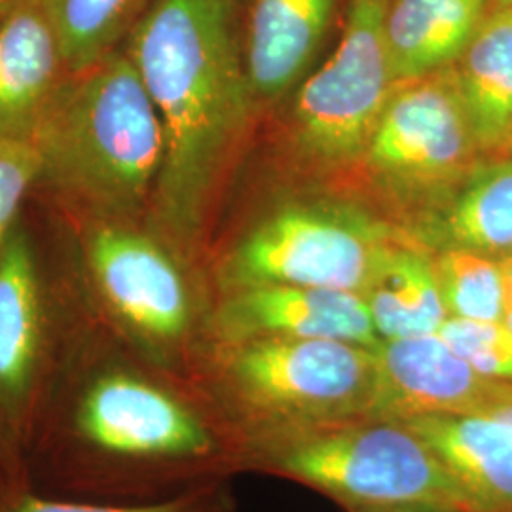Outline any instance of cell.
I'll return each instance as SVG.
<instances>
[{
  "mask_svg": "<svg viewBox=\"0 0 512 512\" xmlns=\"http://www.w3.org/2000/svg\"><path fill=\"white\" fill-rule=\"evenodd\" d=\"M509 143H511V147H512V133H511V137H509Z\"/></svg>",
  "mask_w": 512,
  "mask_h": 512,
  "instance_id": "33",
  "label": "cell"
},
{
  "mask_svg": "<svg viewBox=\"0 0 512 512\" xmlns=\"http://www.w3.org/2000/svg\"><path fill=\"white\" fill-rule=\"evenodd\" d=\"M78 308L73 285L29 205L0 253V435L21 478Z\"/></svg>",
  "mask_w": 512,
  "mask_h": 512,
  "instance_id": "7",
  "label": "cell"
},
{
  "mask_svg": "<svg viewBox=\"0 0 512 512\" xmlns=\"http://www.w3.org/2000/svg\"><path fill=\"white\" fill-rule=\"evenodd\" d=\"M380 340L439 332L450 317L435 262L408 249H391L363 294Z\"/></svg>",
  "mask_w": 512,
  "mask_h": 512,
  "instance_id": "18",
  "label": "cell"
},
{
  "mask_svg": "<svg viewBox=\"0 0 512 512\" xmlns=\"http://www.w3.org/2000/svg\"><path fill=\"white\" fill-rule=\"evenodd\" d=\"M236 473L289 478L346 511L448 503L480 512L431 446L404 421L363 416L258 433L234 442Z\"/></svg>",
  "mask_w": 512,
  "mask_h": 512,
  "instance_id": "6",
  "label": "cell"
},
{
  "mask_svg": "<svg viewBox=\"0 0 512 512\" xmlns=\"http://www.w3.org/2000/svg\"><path fill=\"white\" fill-rule=\"evenodd\" d=\"M234 21L215 0H152L124 44L164 131L148 217L192 255L247 116L251 88Z\"/></svg>",
  "mask_w": 512,
  "mask_h": 512,
  "instance_id": "2",
  "label": "cell"
},
{
  "mask_svg": "<svg viewBox=\"0 0 512 512\" xmlns=\"http://www.w3.org/2000/svg\"><path fill=\"white\" fill-rule=\"evenodd\" d=\"M37 181L38 158L33 143L0 139V253L27 213Z\"/></svg>",
  "mask_w": 512,
  "mask_h": 512,
  "instance_id": "24",
  "label": "cell"
},
{
  "mask_svg": "<svg viewBox=\"0 0 512 512\" xmlns=\"http://www.w3.org/2000/svg\"><path fill=\"white\" fill-rule=\"evenodd\" d=\"M385 8L387 0H351L338 48L298 93L300 141L321 160L359 156L391 99Z\"/></svg>",
  "mask_w": 512,
  "mask_h": 512,
  "instance_id": "9",
  "label": "cell"
},
{
  "mask_svg": "<svg viewBox=\"0 0 512 512\" xmlns=\"http://www.w3.org/2000/svg\"><path fill=\"white\" fill-rule=\"evenodd\" d=\"M494 6H497V8H512V0H494Z\"/></svg>",
  "mask_w": 512,
  "mask_h": 512,
  "instance_id": "30",
  "label": "cell"
},
{
  "mask_svg": "<svg viewBox=\"0 0 512 512\" xmlns=\"http://www.w3.org/2000/svg\"><path fill=\"white\" fill-rule=\"evenodd\" d=\"M152 0H46L71 73L124 48Z\"/></svg>",
  "mask_w": 512,
  "mask_h": 512,
  "instance_id": "20",
  "label": "cell"
},
{
  "mask_svg": "<svg viewBox=\"0 0 512 512\" xmlns=\"http://www.w3.org/2000/svg\"><path fill=\"white\" fill-rule=\"evenodd\" d=\"M452 247L484 255L512 251V162L482 165L463 184L446 217Z\"/></svg>",
  "mask_w": 512,
  "mask_h": 512,
  "instance_id": "19",
  "label": "cell"
},
{
  "mask_svg": "<svg viewBox=\"0 0 512 512\" xmlns=\"http://www.w3.org/2000/svg\"><path fill=\"white\" fill-rule=\"evenodd\" d=\"M0 512H234V497L226 480L198 486L164 501L137 505L59 499L29 488H16L6 497Z\"/></svg>",
  "mask_w": 512,
  "mask_h": 512,
  "instance_id": "22",
  "label": "cell"
},
{
  "mask_svg": "<svg viewBox=\"0 0 512 512\" xmlns=\"http://www.w3.org/2000/svg\"><path fill=\"white\" fill-rule=\"evenodd\" d=\"M232 475V440L202 389L150 365L80 304L23 458L25 486L137 505Z\"/></svg>",
  "mask_w": 512,
  "mask_h": 512,
  "instance_id": "1",
  "label": "cell"
},
{
  "mask_svg": "<svg viewBox=\"0 0 512 512\" xmlns=\"http://www.w3.org/2000/svg\"><path fill=\"white\" fill-rule=\"evenodd\" d=\"M71 74L46 0L0 10V139L31 141Z\"/></svg>",
  "mask_w": 512,
  "mask_h": 512,
  "instance_id": "13",
  "label": "cell"
},
{
  "mask_svg": "<svg viewBox=\"0 0 512 512\" xmlns=\"http://www.w3.org/2000/svg\"><path fill=\"white\" fill-rule=\"evenodd\" d=\"M215 2H219V4H222L226 10H230V12L236 16V12H238L239 8V2H241V0H215Z\"/></svg>",
  "mask_w": 512,
  "mask_h": 512,
  "instance_id": "29",
  "label": "cell"
},
{
  "mask_svg": "<svg viewBox=\"0 0 512 512\" xmlns=\"http://www.w3.org/2000/svg\"><path fill=\"white\" fill-rule=\"evenodd\" d=\"M440 293L450 317L471 321H505L509 311L499 260L452 247L435 262Z\"/></svg>",
  "mask_w": 512,
  "mask_h": 512,
  "instance_id": "21",
  "label": "cell"
},
{
  "mask_svg": "<svg viewBox=\"0 0 512 512\" xmlns=\"http://www.w3.org/2000/svg\"><path fill=\"white\" fill-rule=\"evenodd\" d=\"M492 8L494 0H387L385 46L395 82L452 67Z\"/></svg>",
  "mask_w": 512,
  "mask_h": 512,
  "instance_id": "15",
  "label": "cell"
},
{
  "mask_svg": "<svg viewBox=\"0 0 512 512\" xmlns=\"http://www.w3.org/2000/svg\"><path fill=\"white\" fill-rule=\"evenodd\" d=\"M511 401L512 384L478 374L439 332L382 340L376 348V418L494 416Z\"/></svg>",
  "mask_w": 512,
  "mask_h": 512,
  "instance_id": "10",
  "label": "cell"
},
{
  "mask_svg": "<svg viewBox=\"0 0 512 512\" xmlns=\"http://www.w3.org/2000/svg\"><path fill=\"white\" fill-rule=\"evenodd\" d=\"M454 71L459 99L478 147L509 141L512 133V8L494 6Z\"/></svg>",
  "mask_w": 512,
  "mask_h": 512,
  "instance_id": "17",
  "label": "cell"
},
{
  "mask_svg": "<svg viewBox=\"0 0 512 512\" xmlns=\"http://www.w3.org/2000/svg\"><path fill=\"white\" fill-rule=\"evenodd\" d=\"M194 384L234 448L258 433L372 416L376 349L319 338L213 342Z\"/></svg>",
  "mask_w": 512,
  "mask_h": 512,
  "instance_id": "5",
  "label": "cell"
},
{
  "mask_svg": "<svg viewBox=\"0 0 512 512\" xmlns=\"http://www.w3.org/2000/svg\"><path fill=\"white\" fill-rule=\"evenodd\" d=\"M86 313L150 365L196 378L213 344L217 291L150 219H107L31 200Z\"/></svg>",
  "mask_w": 512,
  "mask_h": 512,
  "instance_id": "3",
  "label": "cell"
},
{
  "mask_svg": "<svg viewBox=\"0 0 512 512\" xmlns=\"http://www.w3.org/2000/svg\"><path fill=\"white\" fill-rule=\"evenodd\" d=\"M439 334L478 374L512 384V330L505 321L448 317Z\"/></svg>",
  "mask_w": 512,
  "mask_h": 512,
  "instance_id": "23",
  "label": "cell"
},
{
  "mask_svg": "<svg viewBox=\"0 0 512 512\" xmlns=\"http://www.w3.org/2000/svg\"><path fill=\"white\" fill-rule=\"evenodd\" d=\"M336 0H251L243 67L251 92H285L329 33Z\"/></svg>",
  "mask_w": 512,
  "mask_h": 512,
  "instance_id": "14",
  "label": "cell"
},
{
  "mask_svg": "<svg viewBox=\"0 0 512 512\" xmlns=\"http://www.w3.org/2000/svg\"><path fill=\"white\" fill-rule=\"evenodd\" d=\"M16 488H27V486L21 478L18 465L12 458L6 442L0 435V507L6 501V497L12 494Z\"/></svg>",
  "mask_w": 512,
  "mask_h": 512,
  "instance_id": "25",
  "label": "cell"
},
{
  "mask_svg": "<svg viewBox=\"0 0 512 512\" xmlns=\"http://www.w3.org/2000/svg\"><path fill=\"white\" fill-rule=\"evenodd\" d=\"M476 145L454 73L439 74L389 99L374 129L372 164L406 175H442Z\"/></svg>",
  "mask_w": 512,
  "mask_h": 512,
  "instance_id": "12",
  "label": "cell"
},
{
  "mask_svg": "<svg viewBox=\"0 0 512 512\" xmlns=\"http://www.w3.org/2000/svg\"><path fill=\"white\" fill-rule=\"evenodd\" d=\"M251 338L342 340L372 349L382 344L363 294L294 285H260L217 296L213 342Z\"/></svg>",
  "mask_w": 512,
  "mask_h": 512,
  "instance_id": "11",
  "label": "cell"
},
{
  "mask_svg": "<svg viewBox=\"0 0 512 512\" xmlns=\"http://www.w3.org/2000/svg\"><path fill=\"white\" fill-rule=\"evenodd\" d=\"M469 492L480 512H512V431L495 416L403 420Z\"/></svg>",
  "mask_w": 512,
  "mask_h": 512,
  "instance_id": "16",
  "label": "cell"
},
{
  "mask_svg": "<svg viewBox=\"0 0 512 512\" xmlns=\"http://www.w3.org/2000/svg\"><path fill=\"white\" fill-rule=\"evenodd\" d=\"M494 416L497 420L503 421V423H505V425H507V427L512 431V401L511 403L505 404L501 410H497Z\"/></svg>",
  "mask_w": 512,
  "mask_h": 512,
  "instance_id": "28",
  "label": "cell"
},
{
  "mask_svg": "<svg viewBox=\"0 0 512 512\" xmlns=\"http://www.w3.org/2000/svg\"><path fill=\"white\" fill-rule=\"evenodd\" d=\"M501 264V272H503V279H505V291H507V302H509V310H512V251L507 255L499 258Z\"/></svg>",
  "mask_w": 512,
  "mask_h": 512,
  "instance_id": "27",
  "label": "cell"
},
{
  "mask_svg": "<svg viewBox=\"0 0 512 512\" xmlns=\"http://www.w3.org/2000/svg\"><path fill=\"white\" fill-rule=\"evenodd\" d=\"M393 247L353 213L287 207L220 253L209 275L217 296L260 285L365 294Z\"/></svg>",
  "mask_w": 512,
  "mask_h": 512,
  "instance_id": "8",
  "label": "cell"
},
{
  "mask_svg": "<svg viewBox=\"0 0 512 512\" xmlns=\"http://www.w3.org/2000/svg\"><path fill=\"white\" fill-rule=\"evenodd\" d=\"M31 143L38 202L107 219L150 215L164 131L126 48L69 74Z\"/></svg>",
  "mask_w": 512,
  "mask_h": 512,
  "instance_id": "4",
  "label": "cell"
},
{
  "mask_svg": "<svg viewBox=\"0 0 512 512\" xmlns=\"http://www.w3.org/2000/svg\"><path fill=\"white\" fill-rule=\"evenodd\" d=\"M4 4H6V0H0V10L4 8Z\"/></svg>",
  "mask_w": 512,
  "mask_h": 512,
  "instance_id": "32",
  "label": "cell"
},
{
  "mask_svg": "<svg viewBox=\"0 0 512 512\" xmlns=\"http://www.w3.org/2000/svg\"><path fill=\"white\" fill-rule=\"evenodd\" d=\"M351 512H475L458 505L448 503H429V501H418V503H401V505H389V507H372V509H359Z\"/></svg>",
  "mask_w": 512,
  "mask_h": 512,
  "instance_id": "26",
  "label": "cell"
},
{
  "mask_svg": "<svg viewBox=\"0 0 512 512\" xmlns=\"http://www.w3.org/2000/svg\"><path fill=\"white\" fill-rule=\"evenodd\" d=\"M505 325L512 330V310L507 311V315H505Z\"/></svg>",
  "mask_w": 512,
  "mask_h": 512,
  "instance_id": "31",
  "label": "cell"
}]
</instances>
